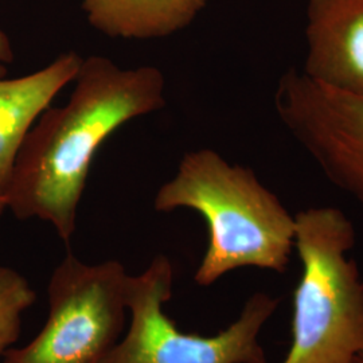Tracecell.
Segmentation results:
<instances>
[{
  "mask_svg": "<svg viewBox=\"0 0 363 363\" xmlns=\"http://www.w3.org/2000/svg\"><path fill=\"white\" fill-rule=\"evenodd\" d=\"M274 106L327 179L363 208V94L327 88L289 69L279 79Z\"/></svg>",
  "mask_w": 363,
  "mask_h": 363,
  "instance_id": "6",
  "label": "cell"
},
{
  "mask_svg": "<svg viewBox=\"0 0 363 363\" xmlns=\"http://www.w3.org/2000/svg\"><path fill=\"white\" fill-rule=\"evenodd\" d=\"M9 210L7 208V202H6V198L3 196V195H0V218H1V216L6 213Z\"/></svg>",
  "mask_w": 363,
  "mask_h": 363,
  "instance_id": "12",
  "label": "cell"
},
{
  "mask_svg": "<svg viewBox=\"0 0 363 363\" xmlns=\"http://www.w3.org/2000/svg\"><path fill=\"white\" fill-rule=\"evenodd\" d=\"M13 50L7 34L0 27V77L7 76L9 65L13 64Z\"/></svg>",
  "mask_w": 363,
  "mask_h": 363,
  "instance_id": "11",
  "label": "cell"
},
{
  "mask_svg": "<svg viewBox=\"0 0 363 363\" xmlns=\"http://www.w3.org/2000/svg\"><path fill=\"white\" fill-rule=\"evenodd\" d=\"M355 363H363V352L362 354H359V355H358V358L355 359Z\"/></svg>",
  "mask_w": 363,
  "mask_h": 363,
  "instance_id": "13",
  "label": "cell"
},
{
  "mask_svg": "<svg viewBox=\"0 0 363 363\" xmlns=\"http://www.w3.org/2000/svg\"><path fill=\"white\" fill-rule=\"evenodd\" d=\"M35 300V292L22 273L0 265V359L19 340L22 316Z\"/></svg>",
  "mask_w": 363,
  "mask_h": 363,
  "instance_id": "10",
  "label": "cell"
},
{
  "mask_svg": "<svg viewBox=\"0 0 363 363\" xmlns=\"http://www.w3.org/2000/svg\"><path fill=\"white\" fill-rule=\"evenodd\" d=\"M127 277L120 261L86 264L67 253L48 284L45 325L0 363H104L124 333Z\"/></svg>",
  "mask_w": 363,
  "mask_h": 363,
  "instance_id": "5",
  "label": "cell"
},
{
  "mask_svg": "<svg viewBox=\"0 0 363 363\" xmlns=\"http://www.w3.org/2000/svg\"><path fill=\"white\" fill-rule=\"evenodd\" d=\"M82 60L77 52H64L26 76L0 77V195L4 196L10 184L28 132L55 96L73 82Z\"/></svg>",
  "mask_w": 363,
  "mask_h": 363,
  "instance_id": "8",
  "label": "cell"
},
{
  "mask_svg": "<svg viewBox=\"0 0 363 363\" xmlns=\"http://www.w3.org/2000/svg\"><path fill=\"white\" fill-rule=\"evenodd\" d=\"M73 82L67 103L49 106L28 132L4 193L16 218L49 222L65 244L99 148L130 120L166 105V79L155 66L124 69L91 55Z\"/></svg>",
  "mask_w": 363,
  "mask_h": 363,
  "instance_id": "1",
  "label": "cell"
},
{
  "mask_svg": "<svg viewBox=\"0 0 363 363\" xmlns=\"http://www.w3.org/2000/svg\"><path fill=\"white\" fill-rule=\"evenodd\" d=\"M354 223L319 206L295 214L301 276L294 291L292 340L281 363H355L363 352V276L349 257Z\"/></svg>",
  "mask_w": 363,
  "mask_h": 363,
  "instance_id": "3",
  "label": "cell"
},
{
  "mask_svg": "<svg viewBox=\"0 0 363 363\" xmlns=\"http://www.w3.org/2000/svg\"><path fill=\"white\" fill-rule=\"evenodd\" d=\"M306 42L304 76L363 94V0H308Z\"/></svg>",
  "mask_w": 363,
  "mask_h": 363,
  "instance_id": "7",
  "label": "cell"
},
{
  "mask_svg": "<svg viewBox=\"0 0 363 363\" xmlns=\"http://www.w3.org/2000/svg\"><path fill=\"white\" fill-rule=\"evenodd\" d=\"M208 0H81L91 26L111 38L169 37L189 26Z\"/></svg>",
  "mask_w": 363,
  "mask_h": 363,
  "instance_id": "9",
  "label": "cell"
},
{
  "mask_svg": "<svg viewBox=\"0 0 363 363\" xmlns=\"http://www.w3.org/2000/svg\"><path fill=\"white\" fill-rule=\"evenodd\" d=\"M160 213L190 208L208 223V242L195 283L216 284L240 268L284 273L295 249V216L250 169L213 150L183 156L177 174L155 195Z\"/></svg>",
  "mask_w": 363,
  "mask_h": 363,
  "instance_id": "2",
  "label": "cell"
},
{
  "mask_svg": "<svg viewBox=\"0 0 363 363\" xmlns=\"http://www.w3.org/2000/svg\"><path fill=\"white\" fill-rule=\"evenodd\" d=\"M172 286L174 269L164 255L155 256L140 274H128L124 298L130 327L104 363H268L259 334L280 298L256 292L232 325L203 337L183 333L164 313Z\"/></svg>",
  "mask_w": 363,
  "mask_h": 363,
  "instance_id": "4",
  "label": "cell"
}]
</instances>
